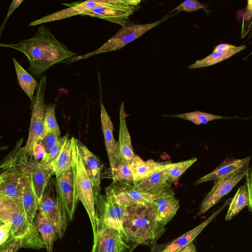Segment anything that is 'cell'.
Segmentation results:
<instances>
[{"mask_svg":"<svg viewBox=\"0 0 252 252\" xmlns=\"http://www.w3.org/2000/svg\"><path fill=\"white\" fill-rule=\"evenodd\" d=\"M7 220L12 224L11 237L20 240L22 248H46L34 220L28 219L20 202L0 200V221Z\"/></svg>","mask_w":252,"mask_h":252,"instance_id":"obj_4","label":"cell"},{"mask_svg":"<svg viewBox=\"0 0 252 252\" xmlns=\"http://www.w3.org/2000/svg\"><path fill=\"white\" fill-rule=\"evenodd\" d=\"M227 202L228 201L203 222L179 237L166 243L158 244L156 243L150 247V252H178L189 243L193 242L201 232L224 209Z\"/></svg>","mask_w":252,"mask_h":252,"instance_id":"obj_15","label":"cell"},{"mask_svg":"<svg viewBox=\"0 0 252 252\" xmlns=\"http://www.w3.org/2000/svg\"><path fill=\"white\" fill-rule=\"evenodd\" d=\"M206 6L195 0H186L173 9L171 12L177 11L181 12H193L200 9H206Z\"/></svg>","mask_w":252,"mask_h":252,"instance_id":"obj_35","label":"cell"},{"mask_svg":"<svg viewBox=\"0 0 252 252\" xmlns=\"http://www.w3.org/2000/svg\"><path fill=\"white\" fill-rule=\"evenodd\" d=\"M234 47H235V46L229 44H220L215 47L212 53L226 51Z\"/></svg>","mask_w":252,"mask_h":252,"instance_id":"obj_41","label":"cell"},{"mask_svg":"<svg viewBox=\"0 0 252 252\" xmlns=\"http://www.w3.org/2000/svg\"><path fill=\"white\" fill-rule=\"evenodd\" d=\"M21 248L22 244L20 240L10 236L5 243L0 246V252H18Z\"/></svg>","mask_w":252,"mask_h":252,"instance_id":"obj_36","label":"cell"},{"mask_svg":"<svg viewBox=\"0 0 252 252\" xmlns=\"http://www.w3.org/2000/svg\"><path fill=\"white\" fill-rule=\"evenodd\" d=\"M44 128L45 135L52 133L58 137L61 135L60 128L56 120L54 103L46 105L44 118Z\"/></svg>","mask_w":252,"mask_h":252,"instance_id":"obj_32","label":"cell"},{"mask_svg":"<svg viewBox=\"0 0 252 252\" xmlns=\"http://www.w3.org/2000/svg\"><path fill=\"white\" fill-rule=\"evenodd\" d=\"M79 153L93 186L95 201L100 194V176L103 164L100 159L76 139Z\"/></svg>","mask_w":252,"mask_h":252,"instance_id":"obj_16","label":"cell"},{"mask_svg":"<svg viewBox=\"0 0 252 252\" xmlns=\"http://www.w3.org/2000/svg\"><path fill=\"white\" fill-rule=\"evenodd\" d=\"M32 157L30 160V173L33 189L39 202L50 178L54 174L49 165L42 163L40 160Z\"/></svg>","mask_w":252,"mask_h":252,"instance_id":"obj_18","label":"cell"},{"mask_svg":"<svg viewBox=\"0 0 252 252\" xmlns=\"http://www.w3.org/2000/svg\"><path fill=\"white\" fill-rule=\"evenodd\" d=\"M73 167L77 193L90 218L94 237L96 235L97 220L95 200L91 180L79 152L76 139L73 142Z\"/></svg>","mask_w":252,"mask_h":252,"instance_id":"obj_6","label":"cell"},{"mask_svg":"<svg viewBox=\"0 0 252 252\" xmlns=\"http://www.w3.org/2000/svg\"><path fill=\"white\" fill-rule=\"evenodd\" d=\"M46 85V78L44 75L40 79L39 87L32 103V116L29 136L25 146V152L30 157L33 155L35 145L45 135L44 118L46 108V105L44 102Z\"/></svg>","mask_w":252,"mask_h":252,"instance_id":"obj_8","label":"cell"},{"mask_svg":"<svg viewBox=\"0 0 252 252\" xmlns=\"http://www.w3.org/2000/svg\"><path fill=\"white\" fill-rule=\"evenodd\" d=\"M0 46L17 50L25 54L30 64L29 71L40 79L43 72L54 64L78 56V53L68 50L44 25L40 26L31 38L14 44L1 43Z\"/></svg>","mask_w":252,"mask_h":252,"instance_id":"obj_1","label":"cell"},{"mask_svg":"<svg viewBox=\"0 0 252 252\" xmlns=\"http://www.w3.org/2000/svg\"><path fill=\"white\" fill-rule=\"evenodd\" d=\"M245 49H246V46L244 45L235 46V47L226 51L212 53L203 59L196 61L194 63L189 65L188 68H198L215 64L229 58Z\"/></svg>","mask_w":252,"mask_h":252,"instance_id":"obj_27","label":"cell"},{"mask_svg":"<svg viewBox=\"0 0 252 252\" xmlns=\"http://www.w3.org/2000/svg\"><path fill=\"white\" fill-rule=\"evenodd\" d=\"M168 116L178 117L186 120L189 121L197 125L206 124L210 121L217 119L231 118L221 116L215 115L199 111L187 112L183 114Z\"/></svg>","mask_w":252,"mask_h":252,"instance_id":"obj_30","label":"cell"},{"mask_svg":"<svg viewBox=\"0 0 252 252\" xmlns=\"http://www.w3.org/2000/svg\"><path fill=\"white\" fill-rule=\"evenodd\" d=\"M250 205V197L246 185L240 187L232 198L225 217V220H230L244 207Z\"/></svg>","mask_w":252,"mask_h":252,"instance_id":"obj_28","label":"cell"},{"mask_svg":"<svg viewBox=\"0 0 252 252\" xmlns=\"http://www.w3.org/2000/svg\"><path fill=\"white\" fill-rule=\"evenodd\" d=\"M123 227L134 242L150 247L157 243L165 230L158 222L156 211L151 203L126 208Z\"/></svg>","mask_w":252,"mask_h":252,"instance_id":"obj_3","label":"cell"},{"mask_svg":"<svg viewBox=\"0 0 252 252\" xmlns=\"http://www.w3.org/2000/svg\"><path fill=\"white\" fill-rule=\"evenodd\" d=\"M251 157L242 159H232L225 160L217 167L212 172L203 176L194 182L197 185L203 182L213 180L214 184L217 183L231 174H232L249 162Z\"/></svg>","mask_w":252,"mask_h":252,"instance_id":"obj_20","label":"cell"},{"mask_svg":"<svg viewBox=\"0 0 252 252\" xmlns=\"http://www.w3.org/2000/svg\"><path fill=\"white\" fill-rule=\"evenodd\" d=\"M178 252H197V250L193 242H191Z\"/></svg>","mask_w":252,"mask_h":252,"instance_id":"obj_43","label":"cell"},{"mask_svg":"<svg viewBox=\"0 0 252 252\" xmlns=\"http://www.w3.org/2000/svg\"><path fill=\"white\" fill-rule=\"evenodd\" d=\"M171 13V11L165 15L161 19L152 23L145 24L127 23L97 50L83 55H78L70 58L62 63H70L76 61L85 59L97 54L120 49L128 43L140 37L151 29L161 24L176 14L170 15Z\"/></svg>","mask_w":252,"mask_h":252,"instance_id":"obj_5","label":"cell"},{"mask_svg":"<svg viewBox=\"0 0 252 252\" xmlns=\"http://www.w3.org/2000/svg\"><path fill=\"white\" fill-rule=\"evenodd\" d=\"M13 61L16 72L19 84L23 91L29 97L31 103L33 100V94L35 89H37L39 83L13 57Z\"/></svg>","mask_w":252,"mask_h":252,"instance_id":"obj_26","label":"cell"},{"mask_svg":"<svg viewBox=\"0 0 252 252\" xmlns=\"http://www.w3.org/2000/svg\"><path fill=\"white\" fill-rule=\"evenodd\" d=\"M171 185L169 184L155 194L150 203L156 211L158 222L164 227L175 215L180 206L179 201L175 197Z\"/></svg>","mask_w":252,"mask_h":252,"instance_id":"obj_13","label":"cell"},{"mask_svg":"<svg viewBox=\"0 0 252 252\" xmlns=\"http://www.w3.org/2000/svg\"><path fill=\"white\" fill-rule=\"evenodd\" d=\"M138 245L126 233L98 224L91 252H132Z\"/></svg>","mask_w":252,"mask_h":252,"instance_id":"obj_7","label":"cell"},{"mask_svg":"<svg viewBox=\"0 0 252 252\" xmlns=\"http://www.w3.org/2000/svg\"><path fill=\"white\" fill-rule=\"evenodd\" d=\"M252 54V51L251 52V53L249 54V56H248L247 57H246V58L244 59V60H245V59H246V58H247L249 56H250V55H251Z\"/></svg>","mask_w":252,"mask_h":252,"instance_id":"obj_44","label":"cell"},{"mask_svg":"<svg viewBox=\"0 0 252 252\" xmlns=\"http://www.w3.org/2000/svg\"><path fill=\"white\" fill-rule=\"evenodd\" d=\"M169 163L164 169L138 183L135 186L136 189L142 193L153 195L163 189L170 183L168 181Z\"/></svg>","mask_w":252,"mask_h":252,"instance_id":"obj_22","label":"cell"},{"mask_svg":"<svg viewBox=\"0 0 252 252\" xmlns=\"http://www.w3.org/2000/svg\"><path fill=\"white\" fill-rule=\"evenodd\" d=\"M20 203L28 219L30 221L34 220L38 211L39 200L32 184L30 173L26 178Z\"/></svg>","mask_w":252,"mask_h":252,"instance_id":"obj_24","label":"cell"},{"mask_svg":"<svg viewBox=\"0 0 252 252\" xmlns=\"http://www.w3.org/2000/svg\"><path fill=\"white\" fill-rule=\"evenodd\" d=\"M74 139V137L69 138L67 136L60 154L49 165L56 177L62 174L73 164Z\"/></svg>","mask_w":252,"mask_h":252,"instance_id":"obj_23","label":"cell"},{"mask_svg":"<svg viewBox=\"0 0 252 252\" xmlns=\"http://www.w3.org/2000/svg\"><path fill=\"white\" fill-rule=\"evenodd\" d=\"M119 116V136L117 142L116 165L120 162L128 163L135 156L133 151L130 136L126 124L124 103L121 104Z\"/></svg>","mask_w":252,"mask_h":252,"instance_id":"obj_17","label":"cell"},{"mask_svg":"<svg viewBox=\"0 0 252 252\" xmlns=\"http://www.w3.org/2000/svg\"><path fill=\"white\" fill-rule=\"evenodd\" d=\"M11 227L10 221H0V246L5 243L11 236Z\"/></svg>","mask_w":252,"mask_h":252,"instance_id":"obj_37","label":"cell"},{"mask_svg":"<svg viewBox=\"0 0 252 252\" xmlns=\"http://www.w3.org/2000/svg\"><path fill=\"white\" fill-rule=\"evenodd\" d=\"M68 136V135L66 134L63 137H59L49 153L43 155L40 161L45 165H49L60 154Z\"/></svg>","mask_w":252,"mask_h":252,"instance_id":"obj_34","label":"cell"},{"mask_svg":"<svg viewBox=\"0 0 252 252\" xmlns=\"http://www.w3.org/2000/svg\"><path fill=\"white\" fill-rule=\"evenodd\" d=\"M58 138L57 136L53 133H48L37 143H39L43 147L44 154H47L55 144Z\"/></svg>","mask_w":252,"mask_h":252,"instance_id":"obj_38","label":"cell"},{"mask_svg":"<svg viewBox=\"0 0 252 252\" xmlns=\"http://www.w3.org/2000/svg\"><path fill=\"white\" fill-rule=\"evenodd\" d=\"M38 211L42 212L53 224L58 238L62 239L70 219L59 200L44 192L38 204Z\"/></svg>","mask_w":252,"mask_h":252,"instance_id":"obj_12","label":"cell"},{"mask_svg":"<svg viewBox=\"0 0 252 252\" xmlns=\"http://www.w3.org/2000/svg\"><path fill=\"white\" fill-rule=\"evenodd\" d=\"M168 162H157L153 159L144 161L135 155L128 163L134 179L135 186L156 172L165 168Z\"/></svg>","mask_w":252,"mask_h":252,"instance_id":"obj_19","label":"cell"},{"mask_svg":"<svg viewBox=\"0 0 252 252\" xmlns=\"http://www.w3.org/2000/svg\"><path fill=\"white\" fill-rule=\"evenodd\" d=\"M141 0H90L63 3L68 8L34 21L29 24L33 26L72 17L87 15L102 19L123 27L129 17L139 9Z\"/></svg>","mask_w":252,"mask_h":252,"instance_id":"obj_2","label":"cell"},{"mask_svg":"<svg viewBox=\"0 0 252 252\" xmlns=\"http://www.w3.org/2000/svg\"><path fill=\"white\" fill-rule=\"evenodd\" d=\"M100 119L106 150L111 169L116 165L117 142L113 136L114 127L109 115L103 103L100 102Z\"/></svg>","mask_w":252,"mask_h":252,"instance_id":"obj_21","label":"cell"},{"mask_svg":"<svg viewBox=\"0 0 252 252\" xmlns=\"http://www.w3.org/2000/svg\"><path fill=\"white\" fill-rule=\"evenodd\" d=\"M28 176L14 170L1 169L0 200L20 202L26 179Z\"/></svg>","mask_w":252,"mask_h":252,"instance_id":"obj_14","label":"cell"},{"mask_svg":"<svg viewBox=\"0 0 252 252\" xmlns=\"http://www.w3.org/2000/svg\"><path fill=\"white\" fill-rule=\"evenodd\" d=\"M56 197L72 221L79 201L76 189L73 165L56 179Z\"/></svg>","mask_w":252,"mask_h":252,"instance_id":"obj_10","label":"cell"},{"mask_svg":"<svg viewBox=\"0 0 252 252\" xmlns=\"http://www.w3.org/2000/svg\"><path fill=\"white\" fill-rule=\"evenodd\" d=\"M196 158L176 163L170 162L168 181L172 184L176 182L196 160Z\"/></svg>","mask_w":252,"mask_h":252,"instance_id":"obj_33","label":"cell"},{"mask_svg":"<svg viewBox=\"0 0 252 252\" xmlns=\"http://www.w3.org/2000/svg\"><path fill=\"white\" fill-rule=\"evenodd\" d=\"M111 173L114 182H120L135 186L132 174L128 163L125 162L118 163L111 169Z\"/></svg>","mask_w":252,"mask_h":252,"instance_id":"obj_31","label":"cell"},{"mask_svg":"<svg viewBox=\"0 0 252 252\" xmlns=\"http://www.w3.org/2000/svg\"><path fill=\"white\" fill-rule=\"evenodd\" d=\"M247 189L250 197L249 208L252 213V168H249L248 171L245 176Z\"/></svg>","mask_w":252,"mask_h":252,"instance_id":"obj_39","label":"cell"},{"mask_svg":"<svg viewBox=\"0 0 252 252\" xmlns=\"http://www.w3.org/2000/svg\"><path fill=\"white\" fill-rule=\"evenodd\" d=\"M105 192L106 195L100 194L95 201L97 225L104 224L126 233L123 227L126 209L117 202L110 185L105 188Z\"/></svg>","mask_w":252,"mask_h":252,"instance_id":"obj_9","label":"cell"},{"mask_svg":"<svg viewBox=\"0 0 252 252\" xmlns=\"http://www.w3.org/2000/svg\"><path fill=\"white\" fill-rule=\"evenodd\" d=\"M126 194L129 206L134 204L146 205L150 203L154 195L146 194L139 191L135 186L130 185L120 182H114Z\"/></svg>","mask_w":252,"mask_h":252,"instance_id":"obj_29","label":"cell"},{"mask_svg":"<svg viewBox=\"0 0 252 252\" xmlns=\"http://www.w3.org/2000/svg\"><path fill=\"white\" fill-rule=\"evenodd\" d=\"M34 222L36 229L44 242L47 252H53L55 241L58 238L53 224L44 213L38 211Z\"/></svg>","mask_w":252,"mask_h":252,"instance_id":"obj_25","label":"cell"},{"mask_svg":"<svg viewBox=\"0 0 252 252\" xmlns=\"http://www.w3.org/2000/svg\"><path fill=\"white\" fill-rule=\"evenodd\" d=\"M249 163L236 172L226 176L214 184L212 189L201 203L197 215L205 213L218 203L224 195L231 191L237 184L246 176L249 170Z\"/></svg>","mask_w":252,"mask_h":252,"instance_id":"obj_11","label":"cell"},{"mask_svg":"<svg viewBox=\"0 0 252 252\" xmlns=\"http://www.w3.org/2000/svg\"><path fill=\"white\" fill-rule=\"evenodd\" d=\"M251 19H252V0H248L244 15V20L249 21Z\"/></svg>","mask_w":252,"mask_h":252,"instance_id":"obj_42","label":"cell"},{"mask_svg":"<svg viewBox=\"0 0 252 252\" xmlns=\"http://www.w3.org/2000/svg\"><path fill=\"white\" fill-rule=\"evenodd\" d=\"M23 0H13L9 8L8 13L4 18L2 25L0 27V34L1 35L2 30L3 29V27L6 23V22L7 21L8 18L9 17L10 15L13 13V12L20 5L21 3L23 1Z\"/></svg>","mask_w":252,"mask_h":252,"instance_id":"obj_40","label":"cell"}]
</instances>
